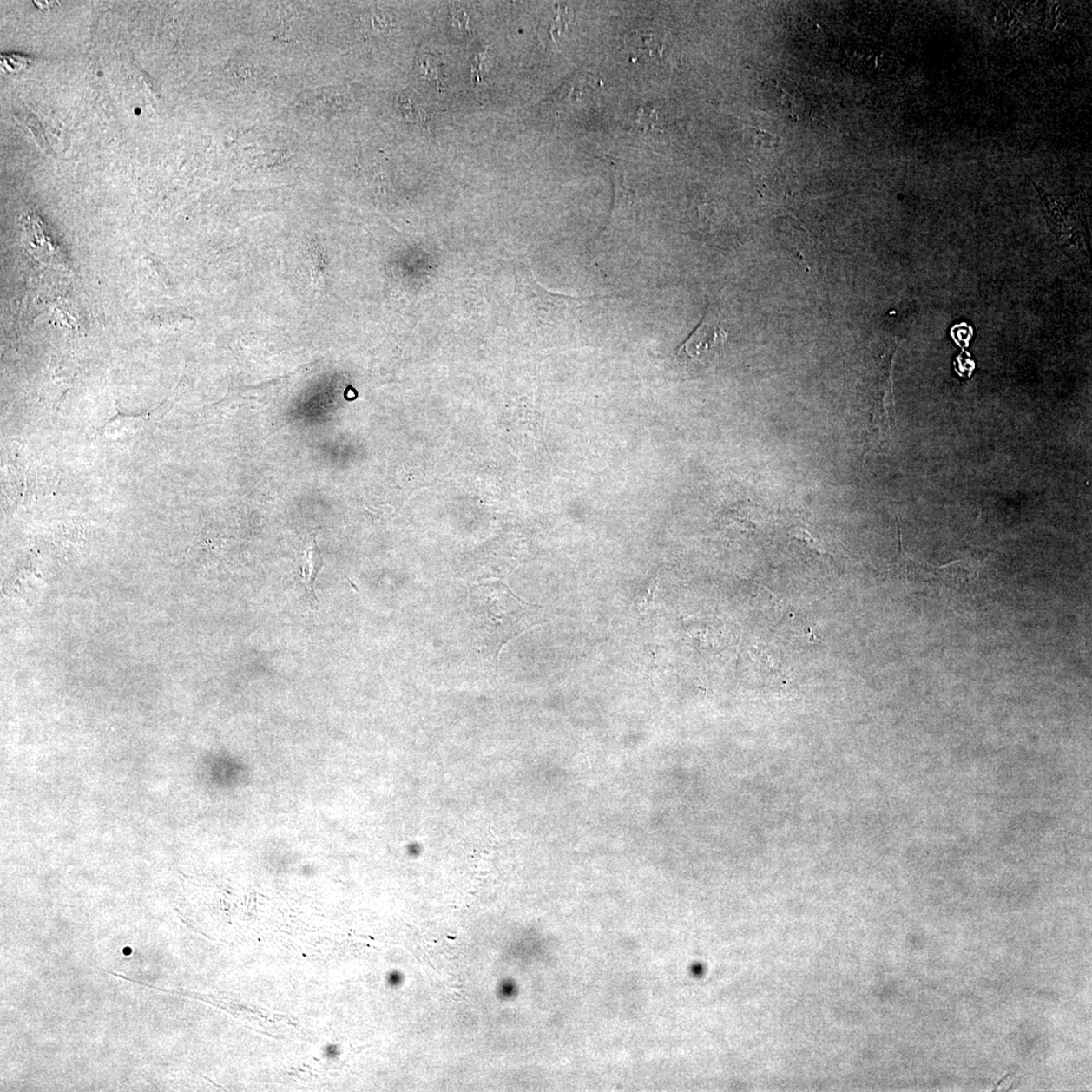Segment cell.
<instances>
[{
	"label": "cell",
	"mask_w": 1092,
	"mask_h": 1092,
	"mask_svg": "<svg viewBox=\"0 0 1092 1092\" xmlns=\"http://www.w3.org/2000/svg\"><path fill=\"white\" fill-rule=\"evenodd\" d=\"M146 420L143 416H128L119 412L101 428V437L110 443H128L142 432Z\"/></svg>",
	"instance_id": "cell-4"
},
{
	"label": "cell",
	"mask_w": 1092,
	"mask_h": 1092,
	"mask_svg": "<svg viewBox=\"0 0 1092 1092\" xmlns=\"http://www.w3.org/2000/svg\"><path fill=\"white\" fill-rule=\"evenodd\" d=\"M515 598L510 590L501 588H483L471 592L470 604L474 608V622L477 637L482 644L498 655L503 644L516 636L509 627L512 610L510 602Z\"/></svg>",
	"instance_id": "cell-1"
},
{
	"label": "cell",
	"mask_w": 1092,
	"mask_h": 1092,
	"mask_svg": "<svg viewBox=\"0 0 1092 1092\" xmlns=\"http://www.w3.org/2000/svg\"><path fill=\"white\" fill-rule=\"evenodd\" d=\"M628 46L638 58H660L667 50V36L656 30H635L627 36Z\"/></svg>",
	"instance_id": "cell-5"
},
{
	"label": "cell",
	"mask_w": 1092,
	"mask_h": 1092,
	"mask_svg": "<svg viewBox=\"0 0 1092 1092\" xmlns=\"http://www.w3.org/2000/svg\"><path fill=\"white\" fill-rule=\"evenodd\" d=\"M324 566L323 558L320 549H318L315 539H312L309 549L305 551V563L303 567L304 584H305V599L314 606L318 603L314 590V582L316 576Z\"/></svg>",
	"instance_id": "cell-6"
},
{
	"label": "cell",
	"mask_w": 1092,
	"mask_h": 1092,
	"mask_svg": "<svg viewBox=\"0 0 1092 1092\" xmlns=\"http://www.w3.org/2000/svg\"><path fill=\"white\" fill-rule=\"evenodd\" d=\"M790 536L791 537L797 539V541L806 543L809 546V548H811L813 551L817 552V554L826 555V552L825 551L824 548H822L821 544L817 541V539L813 538L811 533H809L805 529H800V527H797V529H794L793 531H791Z\"/></svg>",
	"instance_id": "cell-7"
},
{
	"label": "cell",
	"mask_w": 1092,
	"mask_h": 1092,
	"mask_svg": "<svg viewBox=\"0 0 1092 1092\" xmlns=\"http://www.w3.org/2000/svg\"><path fill=\"white\" fill-rule=\"evenodd\" d=\"M388 981L389 984L392 987L400 985L403 981L402 974L398 972H392L389 975Z\"/></svg>",
	"instance_id": "cell-8"
},
{
	"label": "cell",
	"mask_w": 1092,
	"mask_h": 1092,
	"mask_svg": "<svg viewBox=\"0 0 1092 1092\" xmlns=\"http://www.w3.org/2000/svg\"><path fill=\"white\" fill-rule=\"evenodd\" d=\"M512 986H513V984H511V983H509V984H508V983H503V984H501V985H500V996H501V997H511V996H512Z\"/></svg>",
	"instance_id": "cell-9"
},
{
	"label": "cell",
	"mask_w": 1092,
	"mask_h": 1092,
	"mask_svg": "<svg viewBox=\"0 0 1092 1092\" xmlns=\"http://www.w3.org/2000/svg\"><path fill=\"white\" fill-rule=\"evenodd\" d=\"M1032 182L1040 195L1049 228L1058 243L1064 249L1082 250L1083 235L1088 229V214L1082 195H1053Z\"/></svg>",
	"instance_id": "cell-2"
},
{
	"label": "cell",
	"mask_w": 1092,
	"mask_h": 1092,
	"mask_svg": "<svg viewBox=\"0 0 1092 1092\" xmlns=\"http://www.w3.org/2000/svg\"><path fill=\"white\" fill-rule=\"evenodd\" d=\"M727 339L728 334L726 329L707 314L694 332L683 343L682 346L679 347L677 355L679 358H686L694 360L695 363L703 364L707 359H713L714 355L720 354L726 346Z\"/></svg>",
	"instance_id": "cell-3"
}]
</instances>
